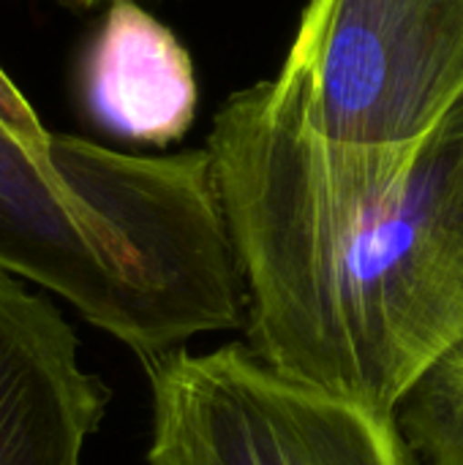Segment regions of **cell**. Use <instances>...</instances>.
<instances>
[{"instance_id":"1","label":"cell","mask_w":463,"mask_h":465,"mask_svg":"<svg viewBox=\"0 0 463 465\" xmlns=\"http://www.w3.org/2000/svg\"><path fill=\"white\" fill-rule=\"evenodd\" d=\"M207 150L246 278V343L276 371L396 414L463 338V101L418 144L314 139L270 82L229 95Z\"/></svg>"},{"instance_id":"2","label":"cell","mask_w":463,"mask_h":465,"mask_svg":"<svg viewBox=\"0 0 463 465\" xmlns=\"http://www.w3.org/2000/svg\"><path fill=\"white\" fill-rule=\"evenodd\" d=\"M0 270L57 294L142 362L246 327L207 147L131 155L65 134L46 161L0 120Z\"/></svg>"},{"instance_id":"3","label":"cell","mask_w":463,"mask_h":465,"mask_svg":"<svg viewBox=\"0 0 463 465\" xmlns=\"http://www.w3.org/2000/svg\"><path fill=\"white\" fill-rule=\"evenodd\" d=\"M270 90L327 147H412L463 101V0H308Z\"/></svg>"},{"instance_id":"4","label":"cell","mask_w":463,"mask_h":465,"mask_svg":"<svg viewBox=\"0 0 463 465\" xmlns=\"http://www.w3.org/2000/svg\"><path fill=\"white\" fill-rule=\"evenodd\" d=\"M142 365L153 401L147 465H423L396 414L297 381L243 341Z\"/></svg>"},{"instance_id":"5","label":"cell","mask_w":463,"mask_h":465,"mask_svg":"<svg viewBox=\"0 0 463 465\" xmlns=\"http://www.w3.org/2000/svg\"><path fill=\"white\" fill-rule=\"evenodd\" d=\"M109 403L52 297L0 270V465H82Z\"/></svg>"},{"instance_id":"6","label":"cell","mask_w":463,"mask_h":465,"mask_svg":"<svg viewBox=\"0 0 463 465\" xmlns=\"http://www.w3.org/2000/svg\"><path fill=\"white\" fill-rule=\"evenodd\" d=\"M90 117L115 136L169 144L196 114V76L175 33L134 0H112L82 60Z\"/></svg>"},{"instance_id":"7","label":"cell","mask_w":463,"mask_h":465,"mask_svg":"<svg viewBox=\"0 0 463 465\" xmlns=\"http://www.w3.org/2000/svg\"><path fill=\"white\" fill-rule=\"evenodd\" d=\"M396 422L423 465H463V338L404 392Z\"/></svg>"},{"instance_id":"8","label":"cell","mask_w":463,"mask_h":465,"mask_svg":"<svg viewBox=\"0 0 463 465\" xmlns=\"http://www.w3.org/2000/svg\"><path fill=\"white\" fill-rule=\"evenodd\" d=\"M0 120L22 139L25 147H30L35 155L46 161H57L65 147V134H52L44 128L35 109L27 104V98L16 90V84L3 74L0 68Z\"/></svg>"},{"instance_id":"9","label":"cell","mask_w":463,"mask_h":465,"mask_svg":"<svg viewBox=\"0 0 463 465\" xmlns=\"http://www.w3.org/2000/svg\"><path fill=\"white\" fill-rule=\"evenodd\" d=\"M63 3H71V5H82V8H87V5H96V3H101V0H63Z\"/></svg>"}]
</instances>
